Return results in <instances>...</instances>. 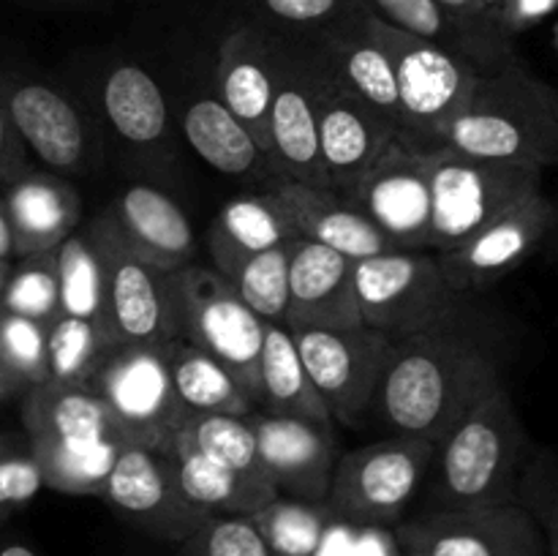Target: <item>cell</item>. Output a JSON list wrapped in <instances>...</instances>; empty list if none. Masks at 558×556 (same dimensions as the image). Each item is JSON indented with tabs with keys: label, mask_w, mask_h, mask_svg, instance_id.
<instances>
[{
	"label": "cell",
	"mask_w": 558,
	"mask_h": 556,
	"mask_svg": "<svg viewBox=\"0 0 558 556\" xmlns=\"http://www.w3.org/2000/svg\"><path fill=\"white\" fill-rule=\"evenodd\" d=\"M499 382L496 360L463 327L417 333L396 341L374 412L392 434L439 445Z\"/></svg>",
	"instance_id": "cell-1"
},
{
	"label": "cell",
	"mask_w": 558,
	"mask_h": 556,
	"mask_svg": "<svg viewBox=\"0 0 558 556\" xmlns=\"http://www.w3.org/2000/svg\"><path fill=\"white\" fill-rule=\"evenodd\" d=\"M20 418L44 485L101 499L120 450L131 445L112 409L87 385L49 379L22 392Z\"/></svg>",
	"instance_id": "cell-2"
},
{
	"label": "cell",
	"mask_w": 558,
	"mask_h": 556,
	"mask_svg": "<svg viewBox=\"0 0 558 556\" xmlns=\"http://www.w3.org/2000/svg\"><path fill=\"white\" fill-rule=\"evenodd\" d=\"M532 442L505 382L485 392L436 445L423 510L512 505Z\"/></svg>",
	"instance_id": "cell-3"
},
{
	"label": "cell",
	"mask_w": 558,
	"mask_h": 556,
	"mask_svg": "<svg viewBox=\"0 0 558 556\" xmlns=\"http://www.w3.org/2000/svg\"><path fill=\"white\" fill-rule=\"evenodd\" d=\"M447 147L490 161L548 169L558 164V90L521 58L480 74L447 131Z\"/></svg>",
	"instance_id": "cell-4"
},
{
	"label": "cell",
	"mask_w": 558,
	"mask_h": 556,
	"mask_svg": "<svg viewBox=\"0 0 558 556\" xmlns=\"http://www.w3.org/2000/svg\"><path fill=\"white\" fill-rule=\"evenodd\" d=\"M371 31L390 55L398 93L396 140L417 153L447 147V131L466 107L477 69L461 55L403 33L371 14Z\"/></svg>",
	"instance_id": "cell-5"
},
{
	"label": "cell",
	"mask_w": 558,
	"mask_h": 556,
	"mask_svg": "<svg viewBox=\"0 0 558 556\" xmlns=\"http://www.w3.org/2000/svg\"><path fill=\"white\" fill-rule=\"evenodd\" d=\"M360 316L387 338L461 327L463 294L450 287L436 251L392 249L354 262Z\"/></svg>",
	"instance_id": "cell-6"
},
{
	"label": "cell",
	"mask_w": 558,
	"mask_h": 556,
	"mask_svg": "<svg viewBox=\"0 0 558 556\" xmlns=\"http://www.w3.org/2000/svg\"><path fill=\"white\" fill-rule=\"evenodd\" d=\"M172 336L216 358L256 403L265 319L216 267L185 265L169 273Z\"/></svg>",
	"instance_id": "cell-7"
},
{
	"label": "cell",
	"mask_w": 558,
	"mask_h": 556,
	"mask_svg": "<svg viewBox=\"0 0 558 556\" xmlns=\"http://www.w3.org/2000/svg\"><path fill=\"white\" fill-rule=\"evenodd\" d=\"M434 456V442L403 434L341 452L332 467L327 510L352 527L396 529L428 480Z\"/></svg>",
	"instance_id": "cell-8"
},
{
	"label": "cell",
	"mask_w": 558,
	"mask_h": 556,
	"mask_svg": "<svg viewBox=\"0 0 558 556\" xmlns=\"http://www.w3.org/2000/svg\"><path fill=\"white\" fill-rule=\"evenodd\" d=\"M272 31V27H270ZM276 90L267 114V158L276 180L327 189L319 156V93L330 76L314 38L272 31Z\"/></svg>",
	"instance_id": "cell-9"
},
{
	"label": "cell",
	"mask_w": 558,
	"mask_h": 556,
	"mask_svg": "<svg viewBox=\"0 0 558 556\" xmlns=\"http://www.w3.org/2000/svg\"><path fill=\"white\" fill-rule=\"evenodd\" d=\"M430 172V251L441 254L523 196L543 191V169L490 161L452 147L428 153Z\"/></svg>",
	"instance_id": "cell-10"
},
{
	"label": "cell",
	"mask_w": 558,
	"mask_h": 556,
	"mask_svg": "<svg viewBox=\"0 0 558 556\" xmlns=\"http://www.w3.org/2000/svg\"><path fill=\"white\" fill-rule=\"evenodd\" d=\"M87 387L112 409L131 445L167 452L189 418L169 376V341L112 343Z\"/></svg>",
	"instance_id": "cell-11"
},
{
	"label": "cell",
	"mask_w": 558,
	"mask_h": 556,
	"mask_svg": "<svg viewBox=\"0 0 558 556\" xmlns=\"http://www.w3.org/2000/svg\"><path fill=\"white\" fill-rule=\"evenodd\" d=\"M292 338L330 418L347 428H360L374 412L396 341L365 325L294 330Z\"/></svg>",
	"instance_id": "cell-12"
},
{
	"label": "cell",
	"mask_w": 558,
	"mask_h": 556,
	"mask_svg": "<svg viewBox=\"0 0 558 556\" xmlns=\"http://www.w3.org/2000/svg\"><path fill=\"white\" fill-rule=\"evenodd\" d=\"M403 556H548L521 501L461 510H420L392 529Z\"/></svg>",
	"instance_id": "cell-13"
},
{
	"label": "cell",
	"mask_w": 558,
	"mask_h": 556,
	"mask_svg": "<svg viewBox=\"0 0 558 556\" xmlns=\"http://www.w3.org/2000/svg\"><path fill=\"white\" fill-rule=\"evenodd\" d=\"M93 249L98 251L107 281V311L118 341L163 343L172 341L169 314V273L142 259L104 210L85 227Z\"/></svg>",
	"instance_id": "cell-14"
},
{
	"label": "cell",
	"mask_w": 558,
	"mask_h": 556,
	"mask_svg": "<svg viewBox=\"0 0 558 556\" xmlns=\"http://www.w3.org/2000/svg\"><path fill=\"white\" fill-rule=\"evenodd\" d=\"M101 499L140 532L161 543H183L213 512L185 499L172 458L147 445H125L109 472Z\"/></svg>",
	"instance_id": "cell-15"
},
{
	"label": "cell",
	"mask_w": 558,
	"mask_h": 556,
	"mask_svg": "<svg viewBox=\"0 0 558 556\" xmlns=\"http://www.w3.org/2000/svg\"><path fill=\"white\" fill-rule=\"evenodd\" d=\"M556 205L543 194L523 196L501 210L494 221L450 251H441L439 265L452 289L461 294L494 287L537 251L556 227Z\"/></svg>",
	"instance_id": "cell-16"
},
{
	"label": "cell",
	"mask_w": 558,
	"mask_h": 556,
	"mask_svg": "<svg viewBox=\"0 0 558 556\" xmlns=\"http://www.w3.org/2000/svg\"><path fill=\"white\" fill-rule=\"evenodd\" d=\"M396 249L430 251V172L428 153L392 140L379 161L347 191Z\"/></svg>",
	"instance_id": "cell-17"
},
{
	"label": "cell",
	"mask_w": 558,
	"mask_h": 556,
	"mask_svg": "<svg viewBox=\"0 0 558 556\" xmlns=\"http://www.w3.org/2000/svg\"><path fill=\"white\" fill-rule=\"evenodd\" d=\"M0 104L27 150L58 174L87 172L96 156L93 129L69 96L52 85L22 76L0 80Z\"/></svg>",
	"instance_id": "cell-18"
},
{
	"label": "cell",
	"mask_w": 558,
	"mask_h": 556,
	"mask_svg": "<svg viewBox=\"0 0 558 556\" xmlns=\"http://www.w3.org/2000/svg\"><path fill=\"white\" fill-rule=\"evenodd\" d=\"M396 140V123L332 76L319 93V156L327 189L347 194Z\"/></svg>",
	"instance_id": "cell-19"
},
{
	"label": "cell",
	"mask_w": 558,
	"mask_h": 556,
	"mask_svg": "<svg viewBox=\"0 0 558 556\" xmlns=\"http://www.w3.org/2000/svg\"><path fill=\"white\" fill-rule=\"evenodd\" d=\"M259 458L278 496L308 505H325L330 491L338 445L332 425L298 418L251 412Z\"/></svg>",
	"instance_id": "cell-20"
},
{
	"label": "cell",
	"mask_w": 558,
	"mask_h": 556,
	"mask_svg": "<svg viewBox=\"0 0 558 556\" xmlns=\"http://www.w3.org/2000/svg\"><path fill=\"white\" fill-rule=\"evenodd\" d=\"M354 259L298 238L289 259V303L283 327L294 330H343L360 327Z\"/></svg>",
	"instance_id": "cell-21"
},
{
	"label": "cell",
	"mask_w": 558,
	"mask_h": 556,
	"mask_svg": "<svg viewBox=\"0 0 558 556\" xmlns=\"http://www.w3.org/2000/svg\"><path fill=\"white\" fill-rule=\"evenodd\" d=\"M216 87L223 107L267 153V114L276 90V47L270 27L248 22L223 38L218 47Z\"/></svg>",
	"instance_id": "cell-22"
},
{
	"label": "cell",
	"mask_w": 558,
	"mask_h": 556,
	"mask_svg": "<svg viewBox=\"0 0 558 556\" xmlns=\"http://www.w3.org/2000/svg\"><path fill=\"white\" fill-rule=\"evenodd\" d=\"M270 191L283 202L300 238L327 245L354 262L396 249L390 238L338 191L294 180H272Z\"/></svg>",
	"instance_id": "cell-23"
},
{
	"label": "cell",
	"mask_w": 558,
	"mask_h": 556,
	"mask_svg": "<svg viewBox=\"0 0 558 556\" xmlns=\"http://www.w3.org/2000/svg\"><path fill=\"white\" fill-rule=\"evenodd\" d=\"M14 229V254L33 256L54 251L71 232L80 229L82 196L74 185L54 172L22 174L0 191Z\"/></svg>",
	"instance_id": "cell-24"
},
{
	"label": "cell",
	"mask_w": 558,
	"mask_h": 556,
	"mask_svg": "<svg viewBox=\"0 0 558 556\" xmlns=\"http://www.w3.org/2000/svg\"><path fill=\"white\" fill-rule=\"evenodd\" d=\"M114 223L120 227L131 249L156 265L158 270L172 273L194 265L196 234L185 213L169 194L156 185H129L112 205Z\"/></svg>",
	"instance_id": "cell-25"
},
{
	"label": "cell",
	"mask_w": 558,
	"mask_h": 556,
	"mask_svg": "<svg viewBox=\"0 0 558 556\" xmlns=\"http://www.w3.org/2000/svg\"><path fill=\"white\" fill-rule=\"evenodd\" d=\"M316 47L325 55L332 76L374 104L379 112H385L392 123L398 125V93H396V74H392L390 55L385 52L376 33L371 31L368 11H354L347 20L336 22L327 31L316 33Z\"/></svg>",
	"instance_id": "cell-26"
},
{
	"label": "cell",
	"mask_w": 558,
	"mask_h": 556,
	"mask_svg": "<svg viewBox=\"0 0 558 556\" xmlns=\"http://www.w3.org/2000/svg\"><path fill=\"white\" fill-rule=\"evenodd\" d=\"M292 238H300V234L294 232L283 202L272 191L227 202L207 229L213 265L227 278H232L243 267V262H248L259 251Z\"/></svg>",
	"instance_id": "cell-27"
},
{
	"label": "cell",
	"mask_w": 558,
	"mask_h": 556,
	"mask_svg": "<svg viewBox=\"0 0 558 556\" xmlns=\"http://www.w3.org/2000/svg\"><path fill=\"white\" fill-rule=\"evenodd\" d=\"M183 134L196 156L216 172L243 180H276L270 158L256 136L218 96H199L185 107Z\"/></svg>",
	"instance_id": "cell-28"
},
{
	"label": "cell",
	"mask_w": 558,
	"mask_h": 556,
	"mask_svg": "<svg viewBox=\"0 0 558 556\" xmlns=\"http://www.w3.org/2000/svg\"><path fill=\"white\" fill-rule=\"evenodd\" d=\"M256 409L265 414H278V418L332 425L330 412L305 371L292 333L272 322L265 325V341H262Z\"/></svg>",
	"instance_id": "cell-29"
},
{
	"label": "cell",
	"mask_w": 558,
	"mask_h": 556,
	"mask_svg": "<svg viewBox=\"0 0 558 556\" xmlns=\"http://www.w3.org/2000/svg\"><path fill=\"white\" fill-rule=\"evenodd\" d=\"M172 458L174 474H178L180 491L191 505L205 512H227V516H254L262 507L278 499L276 488L256 485L251 480L240 478L232 469L221 467L196 447L185 445L174 436L172 447L167 450Z\"/></svg>",
	"instance_id": "cell-30"
},
{
	"label": "cell",
	"mask_w": 558,
	"mask_h": 556,
	"mask_svg": "<svg viewBox=\"0 0 558 556\" xmlns=\"http://www.w3.org/2000/svg\"><path fill=\"white\" fill-rule=\"evenodd\" d=\"M169 376L174 396L185 414H245L256 412V403L238 385L232 374L183 338L169 341Z\"/></svg>",
	"instance_id": "cell-31"
},
{
	"label": "cell",
	"mask_w": 558,
	"mask_h": 556,
	"mask_svg": "<svg viewBox=\"0 0 558 556\" xmlns=\"http://www.w3.org/2000/svg\"><path fill=\"white\" fill-rule=\"evenodd\" d=\"M104 112L123 140L134 145H156L167 134V98L156 76L136 63L109 69L101 90Z\"/></svg>",
	"instance_id": "cell-32"
},
{
	"label": "cell",
	"mask_w": 558,
	"mask_h": 556,
	"mask_svg": "<svg viewBox=\"0 0 558 556\" xmlns=\"http://www.w3.org/2000/svg\"><path fill=\"white\" fill-rule=\"evenodd\" d=\"M178 439L196 447L221 467L238 472L240 478L276 488L259 458L251 414H245V418H238V414H189L178 428Z\"/></svg>",
	"instance_id": "cell-33"
},
{
	"label": "cell",
	"mask_w": 558,
	"mask_h": 556,
	"mask_svg": "<svg viewBox=\"0 0 558 556\" xmlns=\"http://www.w3.org/2000/svg\"><path fill=\"white\" fill-rule=\"evenodd\" d=\"M58 278L63 314L109 325L104 265L85 229H76L58 245Z\"/></svg>",
	"instance_id": "cell-34"
},
{
	"label": "cell",
	"mask_w": 558,
	"mask_h": 556,
	"mask_svg": "<svg viewBox=\"0 0 558 556\" xmlns=\"http://www.w3.org/2000/svg\"><path fill=\"white\" fill-rule=\"evenodd\" d=\"M118 343L112 327L82 316L60 314L47 327L49 379L65 385H87L109 347Z\"/></svg>",
	"instance_id": "cell-35"
},
{
	"label": "cell",
	"mask_w": 558,
	"mask_h": 556,
	"mask_svg": "<svg viewBox=\"0 0 558 556\" xmlns=\"http://www.w3.org/2000/svg\"><path fill=\"white\" fill-rule=\"evenodd\" d=\"M0 311L27 316V319H36L47 327L63 314V309H60L58 249L20 256L16 265H11L3 294H0Z\"/></svg>",
	"instance_id": "cell-36"
},
{
	"label": "cell",
	"mask_w": 558,
	"mask_h": 556,
	"mask_svg": "<svg viewBox=\"0 0 558 556\" xmlns=\"http://www.w3.org/2000/svg\"><path fill=\"white\" fill-rule=\"evenodd\" d=\"M251 518L276 556H316L325 540L327 518H332V512L327 510V505H308V501L278 496Z\"/></svg>",
	"instance_id": "cell-37"
},
{
	"label": "cell",
	"mask_w": 558,
	"mask_h": 556,
	"mask_svg": "<svg viewBox=\"0 0 558 556\" xmlns=\"http://www.w3.org/2000/svg\"><path fill=\"white\" fill-rule=\"evenodd\" d=\"M294 240L298 238L259 251L248 262H243V267L229 278L240 298H243V303L259 319L272 322V325H283V314H287L289 259H292Z\"/></svg>",
	"instance_id": "cell-38"
},
{
	"label": "cell",
	"mask_w": 558,
	"mask_h": 556,
	"mask_svg": "<svg viewBox=\"0 0 558 556\" xmlns=\"http://www.w3.org/2000/svg\"><path fill=\"white\" fill-rule=\"evenodd\" d=\"M463 36L469 63L477 74H496L518 58L512 38L501 31L485 0H436Z\"/></svg>",
	"instance_id": "cell-39"
},
{
	"label": "cell",
	"mask_w": 558,
	"mask_h": 556,
	"mask_svg": "<svg viewBox=\"0 0 558 556\" xmlns=\"http://www.w3.org/2000/svg\"><path fill=\"white\" fill-rule=\"evenodd\" d=\"M248 5L259 25L294 36H316L365 9L363 0H248Z\"/></svg>",
	"instance_id": "cell-40"
},
{
	"label": "cell",
	"mask_w": 558,
	"mask_h": 556,
	"mask_svg": "<svg viewBox=\"0 0 558 556\" xmlns=\"http://www.w3.org/2000/svg\"><path fill=\"white\" fill-rule=\"evenodd\" d=\"M363 3L368 14H374L376 20L387 22V25L398 27L403 33L425 38V41L439 44V47L466 58L461 31H458L456 22L447 16V11L436 0H363Z\"/></svg>",
	"instance_id": "cell-41"
},
{
	"label": "cell",
	"mask_w": 558,
	"mask_h": 556,
	"mask_svg": "<svg viewBox=\"0 0 558 556\" xmlns=\"http://www.w3.org/2000/svg\"><path fill=\"white\" fill-rule=\"evenodd\" d=\"M518 501L529 510L545 540L548 556H558V456L534 450L518 483Z\"/></svg>",
	"instance_id": "cell-42"
},
{
	"label": "cell",
	"mask_w": 558,
	"mask_h": 556,
	"mask_svg": "<svg viewBox=\"0 0 558 556\" xmlns=\"http://www.w3.org/2000/svg\"><path fill=\"white\" fill-rule=\"evenodd\" d=\"M183 556H276L251 516L213 512L189 540Z\"/></svg>",
	"instance_id": "cell-43"
},
{
	"label": "cell",
	"mask_w": 558,
	"mask_h": 556,
	"mask_svg": "<svg viewBox=\"0 0 558 556\" xmlns=\"http://www.w3.org/2000/svg\"><path fill=\"white\" fill-rule=\"evenodd\" d=\"M44 488H47L44 474L25 434L3 431L0 434V523L25 510Z\"/></svg>",
	"instance_id": "cell-44"
},
{
	"label": "cell",
	"mask_w": 558,
	"mask_h": 556,
	"mask_svg": "<svg viewBox=\"0 0 558 556\" xmlns=\"http://www.w3.org/2000/svg\"><path fill=\"white\" fill-rule=\"evenodd\" d=\"M0 349L25 390L49 382L47 325L0 311Z\"/></svg>",
	"instance_id": "cell-45"
},
{
	"label": "cell",
	"mask_w": 558,
	"mask_h": 556,
	"mask_svg": "<svg viewBox=\"0 0 558 556\" xmlns=\"http://www.w3.org/2000/svg\"><path fill=\"white\" fill-rule=\"evenodd\" d=\"M490 9H494V16L501 25V31L510 38H515L518 33L539 25L554 11H558V0H494Z\"/></svg>",
	"instance_id": "cell-46"
},
{
	"label": "cell",
	"mask_w": 558,
	"mask_h": 556,
	"mask_svg": "<svg viewBox=\"0 0 558 556\" xmlns=\"http://www.w3.org/2000/svg\"><path fill=\"white\" fill-rule=\"evenodd\" d=\"M27 145L22 142L20 131L11 123L9 112L0 104V191L20 180L22 174L31 172V158H27Z\"/></svg>",
	"instance_id": "cell-47"
},
{
	"label": "cell",
	"mask_w": 558,
	"mask_h": 556,
	"mask_svg": "<svg viewBox=\"0 0 558 556\" xmlns=\"http://www.w3.org/2000/svg\"><path fill=\"white\" fill-rule=\"evenodd\" d=\"M14 256V229H11L9 210H5V202L0 196V262H11Z\"/></svg>",
	"instance_id": "cell-48"
},
{
	"label": "cell",
	"mask_w": 558,
	"mask_h": 556,
	"mask_svg": "<svg viewBox=\"0 0 558 556\" xmlns=\"http://www.w3.org/2000/svg\"><path fill=\"white\" fill-rule=\"evenodd\" d=\"M22 392H25V387H22V382L16 379L14 371L9 368V363H5V358H3V349H0V401L22 396Z\"/></svg>",
	"instance_id": "cell-49"
},
{
	"label": "cell",
	"mask_w": 558,
	"mask_h": 556,
	"mask_svg": "<svg viewBox=\"0 0 558 556\" xmlns=\"http://www.w3.org/2000/svg\"><path fill=\"white\" fill-rule=\"evenodd\" d=\"M0 556H41V554L33 551L27 543H20V540H5V543H0Z\"/></svg>",
	"instance_id": "cell-50"
},
{
	"label": "cell",
	"mask_w": 558,
	"mask_h": 556,
	"mask_svg": "<svg viewBox=\"0 0 558 556\" xmlns=\"http://www.w3.org/2000/svg\"><path fill=\"white\" fill-rule=\"evenodd\" d=\"M31 3H38V5H60V9H65V5H76V9H85V5H98V3H109V0H31Z\"/></svg>",
	"instance_id": "cell-51"
},
{
	"label": "cell",
	"mask_w": 558,
	"mask_h": 556,
	"mask_svg": "<svg viewBox=\"0 0 558 556\" xmlns=\"http://www.w3.org/2000/svg\"><path fill=\"white\" fill-rule=\"evenodd\" d=\"M9 270H11V262H0V294H3L5 278H9Z\"/></svg>",
	"instance_id": "cell-52"
},
{
	"label": "cell",
	"mask_w": 558,
	"mask_h": 556,
	"mask_svg": "<svg viewBox=\"0 0 558 556\" xmlns=\"http://www.w3.org/2000/svg\"><path fill=\"white\" fill-rule=\"evenodd\" d=\"M554 41H556V49H558V20L554 22Z\"/></svg>",
	"instance_id": "cell-53"
},
{
	"label": "cell",
	"mask_w": 558,
	"mask_h": 556,
	"mask_svg": "<svg viewBox=\"0 0 558 556\" xmlns=\"http://www.w3.org/2000/svg\"><path fill=\"white\" fill-rule=\"evenodd\" d=\"M485 3H488V5H490V3H494V0H485Z\"/></svg>",
	"instance_id": "cell-54"
},
{
	"label": "cell",
	"mask_w": 558,
	"mask_h": 556,
	"mask_svg": "<svg viewBox=\"0 0 558 556\" xmlns=\"http://www.w3.org/2000/svg\"><path fill=\"white\" fill-rule=\"evenodd\" d=\"M556 216H558V210H556Z\"/></svg>",
	"instance_id": "cell-55"
}]
</instances>
